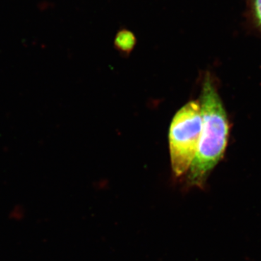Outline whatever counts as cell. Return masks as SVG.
Listing matches in <instances>:
<instances>
[{
    "mask_svg": "<svg viewBox=\"0 0 261 261\" xmlns=\"http://www.w3.org/2000/svg\"><path fill=\"white\" fill-rule=\"evenodd\" d=\"M137 43L135 34L128 30H121L115 38V47L123 53H130L133 50Z\"/></svg>",
    "mask_w": 261,
    "mask_h": 261,
    "instance_id": "cell-3",
    "label": "cell"
},
{
    "mask_svg": "<svg viewBox=\"0 0 261 261\" xmlns=\"http://www.w3.org/2000/svg\"><path fill=\"white\" fill-rule=\"evenodd\" d=\"M200 100L187 102L178 110L169 130V149L173 175L180 177L188 172L195 159L202 130Z\"/></svg>",
    "mask_w": 261,
    "mask_h": 261,
    "instance_id": "cell-2",
    "label": "cell"
},
{
    "mask_svg": "<svg viewBox=\"0 0 261 261\" xmlns=\"http://www.w3.org/2000/svg\"><path fill=\"white\" fill-rule=\"evenodd\" d=\"M202 130L195 159L187 172L188 188L204 189L211 171L224 157L229 123L224 104L210 75H206L200 99Z\"/></svg>",
    "mask_w": 261,
    "mask_h": 261,
    "instance_id": "cell-1",
    "label": "cell"
},
{
    "mask_svg": "<svg viewBox=\"0 0 261 261\" xmlns=\"http://www.w3.org/2000/svg\"><path fill=\"white\" fill-rule=\"evenodd\" d=\"M255 2V13L257 20L261 25V0H254Z\"/></svg>",
    "mask_w": 261,
    "mask_h": 261,
    "instance_id": "cell-4",
    "label": "cell"
}]
</instances>
